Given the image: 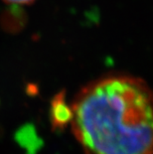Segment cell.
I'll list each match as a JSON object with an SVG mask.
<instances>
[{"mask_svg":"<svg viewBox=\"0 0 153 154\" xmlns=\"http://www.w3.org/2000/svg\"><path fill=\"white\" fill-rule=\"evenodd\" d=\"M26 22V14L20 6L10 5L7 10L3 12L1 23L5 30L9 32L17 31L23 27Z\"/></svg>","mask_w":153,"mask_h":154,"instance_id":"cell-2","label":"cell"},{"mask_svg":"<svg viewBox=\"0 0 153 154\" xmlns=\"http://www.w3.org/2000/svg\"><path fill=\"white\" fill-rule=\"evenodd\" d=\"M6 4L9 5H16V6H22V5H29L35 2L36 0H3Z\"/></svg>","mask_w":153,"mask_h":154,"instance_id":"cell-3","label":"cell"},{"mask_svg":"<svg viewBox=\"0 0 153 154\" xmlns=\"http://www.w3.org/2000/svg\"><path fill=\"white\" fill-rule=\"evenodd\" d=\"M70 109L84 154H153V90L141 79L113 74L94 80Z\"/></svg>","mask_w":153,"mask_h":154,"instance_id":"cell-1","label":"cell"}]
</instances>
